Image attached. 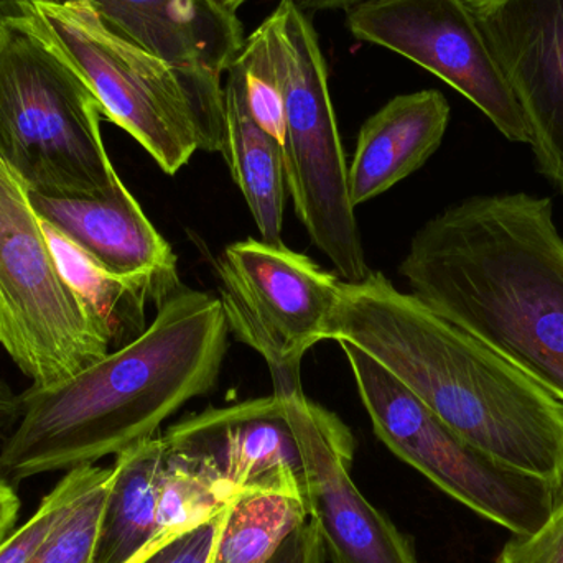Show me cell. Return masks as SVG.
Returning a JSON list of instances; mask_svg holds the SVG:
<instances>
[{"label": "cell", "mask_w": 563, "mask_h": 563, "mask_svg": "<svg viewBox=\"0 0 563 563\" xmlns=\"http://www.w3.org/2000/svg\"><path fill=\"white\" fill-rule=\"evenodd\" d=\"M303 12H318V10H351L364 3L379 2V0H291Z\"/></svg>", "instance_id": "30"}, {"label": "cell", "mask_w": 563, "mask_h": 563, "mask_svg": "<svg viewBox=\"0 0 563 563\" xmlns=\"http://www.w3.org/2000/svg\"><path fill=\"white\" fill-rule=\"evenodd\" d=\"M101 119L81 76L33 29L26 2L0 32V158L30 191L101 194L119 178Z\"/></svg>", "instance_id": "5"}, {"label": "cell", "mask_w": 563, "mask_h": 563, "mask_svg": "<svg viewBox=\"0 0 563 563\" xmlns=\"http://www.w3.org/2000/svg\"><path fill=\"white\" fill-rule=\"evenodd\" d=\"M449 122V102L435 89L396 96L371 115L347 164L351 205L367 203L419 170L442 144Z\"/></svg>", "instance_id": "16"}, {"label": "cell", "mask_w": 563, "mask_h": 563, "mask_svg": "<svg viewBox=\"0 0 563 563\" xmlns=\"http://www.w3.org/2000/svg\"><path fill=\"white\" fill-rule=\"evenodd\" d=\"M68 2V0H48ZM119 35L178 68L227 75L243 48V23L211 0H88Z\"/></svg>", "instance_id": "15"}, {"label": "cell", "mask_w": 563, "mask_h": 563, "mask_svg": "<svg viewBox=\"0 0 563 563\" xmlns=\"http://www.w3.org/2000/svg\"><path fill=\"white\" fill-rule=\"evenodd\" d=\"M236 63L243 73L251 114L282 145L285 134L284 96L263 30L257 29L244 40Z\"/></svg>", "instance_id": "23"}, {"label": "cell", "mask_w": 563, "mask_h": 563, "mask_svg": "<svg viewBox=\"0 0 563 563\" xmlns=\"http://www.w3.org/2000/svg\"><path fill=\"white\" fill-rule=\"evenodd\" d=\"M20 501L15 488L5 479L0 478V542L5 541L12 534L19 516Z\"/></svg>", "instance_id": "29"}, {"label": "cell", "mask_w": 563, "mask_h": 563, "mask_svg": "<svg viewBox=\"0 0 563 563\" xmlns=\"http://www.w3.org/2000/svg\"><path fill=\"white\" fill-rule=\"evenodd\" d=\"M217 271L230 333L266 361L274 394L301 390V360L327 340L340 277L282 243L253 238L224 247Z\"/></svg>", "instance_id": "9"}, {"label": "cell", "mask_w": 563, "mask_h": 563, "mask_svg": "<svg viewBox=\"0 0 563 563\" xmlns=\"http://www.w3.org/2000/svg\"><path fill=\"white\" fill-rule=\"evenodd\" d=\"M33 29L68 59L101 106L167 175L195 152H223L220 76L178 68L115 33L88 0H29Z\"/></svg>", "instance_id": "4"}, {"label": "cell", "mask_w": 563, "mask_h": 563, "mask_svg": "<svg viewBox=\"0 0 563 563\" xmlns=\"http://www.w3.org/2000/svg\"><path fill=\"white\" fill-rule=\"evenodd\" d=\"M279 397L303 462L308 515L331 563H419L409 539L354 485L350 429L303 390Z\"/></svg>", "instance_id": "11"}, {"label": "cell", "mask_w": 563, "mask_h": 563, "mask_svg": "<svg viewBox=\"0 0 563 563\" xmlns=\"http://www.w3.org/2000/svg\"><path fill=\"white\" fill-rule=\"evenodd\" d=\"M308 519L300 496L241 489L224 509L208 563H267Z\"/></svg>", "instance_id": "19"}, {"label": "cell", "mask_w": 563, "mask_h": 563, "mask_svg": "<svg viewBox=\"0 0 563 563\" xmlns=\"http://www.w3.org/2000/svg\"><path fill=\"white\" fill-rule=\"evenodd\" d=\"M214 5L221 7L223 10H228V12L236 13V10L243 5L246 0H211Z\"/></svg>", "instance_id": "31"}, {"label": "cell", "mask_w": 563, "mask_h": 563, "mask_svg": "<svg viewBox=\"0 0 563 563\" xmlns=\"http://www.w3.org/2000/svg\"><path fill=\"white\" fill-rule=\"evenodd\" d=\"M260 29L284 96L285 185L298 220L341 280H363L371 271L347 194V161L317 32L291 0H280Z\"/></svg>", "instance_id": "6"}, {"label": "cell", "mask_w": 563, "mask_h": 563, "mask_svg": "<svg viewBox=\"0 0 563 563\" xmlns=\"http://www.w3.org/2000/svg\"><path fill=\"white\" fill-rule=\"evenodd\" d=\"M167 462L164 437L115 455L91 563H132L158 539V495ZM167 538V536H165Z\"/></svg>", "instance_id": "17"}, {"label": "cell", "mask_w": 563, "mask_h": 563, "mask_svg": "<svg viewBox=\"0 0 563 563\" xmlns=\"http://www.w3.org/2000/svg\"><path fill=\"white\" fill-rule=\"evenodd\" d=\"M20 419V396L13 393L0 371V443L15 429Z\"/></svg>", "instance_id": "28"}, {"label": "cell", "mask_w": 563, "mask_h": 563, "mask_svg": "<svg viewBox=\"0 0 563 563\" xmlns=\"http://www.w3.org/2000/svg\"><path fill=\"white\" fill-rule=\"evenodd\" d=\"M338 343L377 439L446 495L512 536L534 534L561 508L563 489L476 449L373 357Z\"/></svg>", "instance_id": "8"}, {"label": "cell", "mask_w": 563, "mask_h": 563, "mask_svg": "<svg viewBox=\"0 0 563 563\" xmlns=\"http://www.w3.org/2000/svg\"><path fill=\"white\" fill-rule=\"evenodd\" d=\"M95 470L96 465H85L66 472L58 485L42 499L35 515L25 526L0 542V563L32 562L56 522L65 515L66 508L88 485Z\"/></svg>", "instance_id": "24"}, {"label": "cell", "mask_w": 563, "mask_h": 563, "mask_svg": "<svg viewBox=\"0 0 563 563\" xmlns=\"http://www.w3.org/2000/svg\"><path fill=\"white\" fill-rule=\"evenodd\" d=\"M227 76L221 154L250 207L261 238L266 243L280 244L287 198L282 145L251 114L243 73L236 59Z\"/></svg>", "instance_id": "18"}, {"label": "cell", "mask_w": 563, "mask_h": 563, "mask_svg": "<svg viewBox=\"0 0 563 563\" xmlns=\"http://www.w3.org/2000/svg\"><path fill=\"white\" fill-rule=\"evenodd\" d=\"M162 437L168 452L197 463L236 492L287 493L307 501L300 449L276 394L210 407Z\"/></svg>", "instance_id": "13"}, {"label": "cell", "mask_w": 563, "mask_h": 563, "mask_svg": "<svg viewBox=\"0 0 563 563\" xmlns=\"http://www.w3.org/2000/svg\"><path fill=\"white\" fill-rule=\"evenodd\" d=\"M43 227L63 274L101 318L112 346H124L141 336L147 328L145 307L152 303L148 291L109 276L62 234Z\"/></svg>", "instance_id": "20"}, {"label": "cell", "mask_w": 563, "mask_h": 563, "mask_svg": "<svg viewBox=\"0 0 563 563\" xmlns=\"http://www.w3.org/2000/svg\"><path fill=\"white\" fill-rule=\"evenodd\" d=\"M111 473V468L96 466L88 485L66 508L30 563L92 562Z\"/></svg>", "instance_id": "22"}, {"label": "cell", "mask_w": 563, "mask_h": 563, "mask_svg": "<svg viewBox=\"0 0 563 563\" xmlns=\"http://www.w3.org/2000/svg\"><path fill=\"white\" fill-rule=\"evenodd\" d=\"M410 294L563 400V240L549 198H466L427 221L399 266Z\"/></svg>", "instance_id": "2"}, {"label": "cell", "mask_w": 563, "mask_h": 563, "mask_svg": "<svg viewBox=\"0 0 563 563\" xmlns=\"http://www.w3.org/2000/svg\"><path fill=\"white\" fill-rule=\"evenodd\" d=\"M228 338L220 297L180 288L131 343L65 383L19 394V422L0 446V478L15 488L157 435L168 417L217 386Z\"/></svg>", "instance_id": "3"}, {"label": "cell", "mask_w": 563, "mask_h": 563, "mask_svg": "<svg viewBox=\"0 0 563 563\" xmlns=\"http://www.w3.org/2000/svg\"><path fill=\"white\" fill-rule=\"evenodd\" d=\"M346 25L361 42L439 76L508 141L531 144L521 106L466 0H379L347 10Z\"/></svg>", "instance_id": "10"}, {"label": "cell", "mask_w": 563, "mask_h": 563, "mask_svg": "<svg viewBox=\"0 0 563 563\" xmlns=\"http://www.w3.org/2000/svg\"><path fill=\"white\" fill-rule=\"evenodd\" d=\"M528 122L539 170L563 194V0H466Z\"/></svg>", "instance_id": "12"}, {"label": "cell", "mask_w": 563, "mask_h": 563, "mask_svg": "<svg viewBox=\"0 0 563 563\" xmlns=\"http://www.w3.org/2000/svg\"><path fill=\"white\" fill-rule=\"evenodd\" d=\"M0 344L35 387L78 376L112 347L101 318L63 274L29 188L2 158Z\"/></svg>", "instance_id": "7"}, {"label": "cell", "mask_w": 563, "mask_h": 563, "mask_svg": "<svg viewBox=\"0 0 563 563\" xmlns=\"http://www.w3.org/2000/svg\"><path fill=\"white\" fill-rule=\"evenodd\" d=\"M223 515L184 534L162 538L135 563H208Z\"/></svg>", "instance_id": "25"}, {"label": "cell", "mask_w": 563, "mask_h": 563, "mask_svg": "<svg viewBox=\"0 0 563 563\" xmlns=\"http://www.w3.org/2000/svg\"><path fill=\"white\" fill-rule=\"evenodd\" d=\"M495 563H563V505L534 534L512 536Z\"/></svg>", "instance_id": "26"}, {"label": "cell", "mask_w": 563, "mask_h": 563, "mask_svg": "<svg viewBox=\"0 0 563 563\" xmlns=\"http://www.w3.org/2000/svg\"><path fill=\"white\" fill-rule=\"evenodd\" d=\"M327 340L360 347L476 449L563 489V400L383 274L341 280Z\"/></svg>", "instance_id": "1"}, {"label": "cell", "mask_w": 563, "mask_h": 563, "mask_svg": "<svg viewBox=\"0 0 563 563\" xmlns=\"http://www.w3.org/2000/svg\"><path fill=\"white\" fill-rule=\"evenodd\" d=\"M324 548L311 519L298 528L267 563H323Z\"/></svg>", "instance_id": "27"}, {"label": "cell", "mask_w": 563, "mask_h": 563, "mask_svg": "<svg viewBox=\"0 0 563 563\" xmlns=\"http://www.w3.org/2000/svg\"><path fill=\"white\" fill-rule=\"evenodd\" d=\"M236 493L213 473L167 450L158 495V536L184 534L217 518Z\"/></svg>", "instance_id": "21"}, {"label": "cell", "mask_w": 563, "mask_h": 563, "mask_svg": "<svg viewBox=\"0 0 563 563\" xmlns=\"http://www.w3.org/2000/svg\"><path fill=\"white\" fill-rule=\"evenodd\" d=\"M29 194L43 224L75 244L109 276L145 288L152 303L158 307L184 288L170 244L121 178L96 195Z\"/></svg>", "instance_id": "14"}]
</instances>
